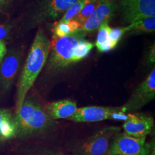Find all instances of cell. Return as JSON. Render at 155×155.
<instances>
[{"label": "cell", "mask_w": 155, "mask_h": 155, "mask_svg": "<svg viewBox=\"0 0 155 155\" xmlns=\"http://www.w3.org/2000/svg\"><path fill=\"white\" fill-rule=\"evenodd\" d=\"M50 41L42 29H39L29 51L17 86L16 112L20 109L27 94L47 61Z\"/></svg>", "instance_id": "obj_1"}, {"label": "cell", "mask_w": 155, "mask_h": 155, "mask_svg": "<svg viewBox=\"0 0 155 155\" xmlns=\"http://www.w3.org/2000/svg\"><path fill=\"white\" fill-rule=\"evenodd\" d=\"M14 120L16 136H19L42 132L51 125L52 121L39 104L26 99L16 112Z\"/></svg>", "instance_id": "obj_2"}, {"label": "cell", "mask_w": 155, "mask_h": 155, "mask_svg": "<svg viewBox=\"0 0 155 155\" xmlns=\"http://www.w3.org/2000/svg\"><path fill=\"white\" fill-rule=\"evenodd\" d=\"M87 33L81 29L61 38L52 36L47 67L50 71L57 72L72 64L74 48L78 42L84 39Z\"/></svg>", "instance_id": "obj_3"}, {"label": "cell", "mask_w": 155, "mask_h": 155, "mask_svg": "<svg viewBox=\"0 0 155 155\" xmlns=\"http://www.w3.org/2000/svg\"><path fill=\"white\" fill-rule=\"evenodd\" d=\"M128 115L122 107L87 106L78 108L77 111L68 118L75 122H92L106 120L127 121Z\"/></svg>", "instance_id": "obj_4"}, {"label": "cell", "mask_w": 155, "mask_h": 155, "mask_svg": "<svg viewBox=\"0 0 155 155\" xmlns=\"http://www.w3.org/2000/svg\"><path fill=\"white\" fill-rule=\"evenodd\" d=\"M121 130L118 127H104L78 147L75 155H105L109 148L111 139Z\"/></svg>", "instance_id": "obj_5"}, {"label": "cell", "mask_w": 155, "mask_h": 155, "mask_svg": "<svg viewBox=\"0 0 155 155\" xmlns=\"http://www.w3.org/2000/svg\"><path fill=\"white\" fill-rule=\"evenodd\" d=\"M109 148V155H153L145 143L146 137L138 138L127 133H117Z\"/></svg>", "instance_id": "obj_6"}, {"label": "cell", "mask_w": 155, "mask_h": 155, "mask_svg": "<svg viewBox=\"0 0 155 155\" xmlns=\"http://www.w3.org/2000/svg\"><path fill=\"white\" fill-rule=\"evenodd\" d=\"M117 8L124 21L130 24L155 16V0H119Z\"/></svg>", "instance_id": "obj_7"}, {"label": "cell", "mask_w": 155, "mask_h": 155, "mask_svg": "<svg viewBox=\"0 0 155 155\" xmlns=\"http://www.w3.org/2000/svg\"><path fill=\"white\" fill-rule=\"evenodd\" d=\"M78 1L41 0L32 17V25L35 26L46 21L58 19Z\"/></svg>", "instance_id": "obj_8"}, {"label": "cell", "mask_w": 155, "mask_h": 155, "mask_svg": "<svg viewBox=\"0 0 155 155\" xmlns=\"http://www.w3.org/2000/svg\"><path fill=\"white\" fill-rule=\"evenodd\" d=\"M155 97V69L134 90L127 102L122 106L125 112L141 109L153 100Z\"/></svg>", "instance_id": "obj_9"}, {"label": "cell", "mask_w": 155, "mask_h": 155, "mask_svg": "<svg viewBox=\"0 0 155 155\" xmlns=\"http://www.w3.org/2000/svg\"><path fill=\"white\" fill-rule=\"evenodd\" d=\"M117 9V4L115 0H99L93 13L80 29L86 33L94 32L103 23L109 22Z\"/></svg>", "instance_id": "obj_10"}, {"label": "cell", "mask_w": 155, "mask_h": 155, "mask_svg": "<svg viewBox=\"0 0 155 155\" xmlns=\"http://www.w3.org/2000/svg\"><path fill=\"white\" fill-rule=\"evenodd\" d=\"M21 61L18 52L12 51L5 56L0 64V93H6L16 77Z\"/></svg>", "instance_id": "obj_11"}, {"label": "cell", "mask_w": 155, "mask_h": 155, "mask_svg": "<svg viewBox=\"0 0 155 155\" xmlns=\"http://www.w3.org/2000/svg\"><path fill=\"white\" fill-rule=\"evenodd\" d=\"M152 117L141 114H128V119L122 125L125 133L138 138L146 137L152 131Z\"/></svg>", "instance_id": "obj_12"}, {"label": "cell", "mask_w": 155, "mask_h": 155, "mask_svg": "<svg viewBox=\"0 0 155 155\" xmlns=\"http://www.w3.org/2000/svg\"><path fill=\"white\" fill-rule=\"evenodd\" d=\"M76 102L71 100H63L48 104L46 112L52 120L68 118L77 110Z\"/></svg>", "instance_id": "obj_13"}, {"label": "cell", "mask_w": 155, "mask_h": 155, "mask_svg": "<svg viewBox=\"0 0 155 155\" xmlns=\"http://www.w3.org/2000/svg\"><path fill=\"white\" fill-rule=\"evenodd\" d=\"M16 136V127L14 116L7 109H0V141Z\"/></svg>", "instance_id": "obj_14"}, {"label": "cell", "mask_w": 155, "mask_h": 155, "mask_svg": "<svg viewBox=\"0 0 155 155\" xmlns=\"http://www.w3.org/2000/svg\"><path fill=\"white\" fill-rule=\"evenodd\" d=\"M95 46L100 52H107L113 50L111 43L109 39V32L111 28L107 22L101 24L98 28Z\"/></svg>", "instance_id": "obj_15"}, {"label": "cell", "mask_w": 155, "mask_h": 155, "mask_svg": "<svg viewBox=\"0 0 155 155\" xmlns=\"http://www.w3.org/2000/svg\"><path fill=\"white\" fill-rule=\"evenodd\" d=\"M127 32L131 34L152 33L155 30V16L141 19L127 26Z\"/></svg>", "instance_id": "obj_16"}, {"label": "cell", "mask_w": 155, "mask_h": 155, "mask_svg": "<svg viewBox=\"0 0 155 155\" xmlns=\"http://www.w3.org/2000/svg\"><path fill=\"white\" fill-rule=\"evenodd\" d=\"M94 46L93 43L84 40V39L80 40L74 48L72 63H74L81 61L87 57Z\"/></svg>", "instance_id": "obj_17"}, {"label": "cell", "mask_w": 155, "mask_h": 155, "mask_svg": "<svg viewBox=\"0 0 155 155\" xmlns=\"http://www.w3.org/2000/svg\"><path fill=\"white\" fill-rule=\"evenodd\" d=\"M91 0H78L75 4H74L63 15L61 19H60L59 22H66L70 20L74 19L82 11L84 6L88 3Z\"/></svg>", "instance_id": "obj_18"}, {"label": "cell", "mask_w": 155, "mask_h": 155, "mask_svg": "<svg viewBox=\"0 0 155 155\" xmlns=\"http://www.w3.org/2000/svg\"><path fill=\"white\" fill-rule=\"evenodd\" d=\"M98 1L99 0L90 1L84 6L82 11L75 18V19L79 22L82 26L93 13L97 6L98 5Z\"/></svg>", "instance_id": "obj_19"}, {"label": "cell", "mask_w": 155, "mask_h": 155, "mask_svg": "<svg viewBox=\"0 0 155 155\" xmlns=\"http://www.w3.org/2000/svg\"><path fill=\"white\" fill-rule=\"evenodd\" d=\"M72 33L68 21L58 22L55 24L53 36L56 38H61Z\"/></svg>", "instance_id": "obj_20"}, {"label": "cell", "mask_w": 155, "mask_h": 155, "mask_svg": "<svg viewBox=\"0 0 155 155\" xmlns=\"http://www.w3.org/2000/svg\"><path fill=\"white\" fill-rule=\"evenodd\" d=\"M127 31L128 29L127 26L122 28H111L109 36L113 49L116 47L124 35L127 32Z\"/></svg>", "instance_id": "obj_21"}, {"label": "cell", "mask_w": 155, "mask_h": 155, "mask_svg": "<svg viewBox=\"0 0 155 155\" xmlns=\"http://www.w3.org/2000/svg\"><path fill=\"white\" fill-rule=\"evenodd\" d=\"M148 63L150 64H153L155 61V45H153L150 48V51L148 52Z\"/></svg>", "instance_id": "obj_22"}, {"label": "cell", "mask_w": 155, "mask_h": 155, "mask_svg": "<svg viewBox=\"0 0 155 155\" xmlns=\"http://www.w3.org/2000/svg\"><path fill=\"white\" fill-rule=\"evenodd\" d=\"M6 54V47L5 44L3 41H0V63L2 61Z\"/></svg>", "instance_id": "obj_23"}, {"label": "cell", "mask_w": 155, "mask_h": 155, "mask_svg": "<svg viewBox=\"0 0 155 155\" xmlns=\"http://www.w3.org/2000/svg\"><path fill=\"white\" fill-rule=\"evenodd\" d=\"M8 34V31L5 27L0 24V41L6 38Z\"/></svg>", "instance_id": "obj_24"}, {"label": "cell", "mask_w": 155, "mask_h": 155, "mask_svg": "<svg viewBox=\"0 0 155 155\" xmlns=\"http://www.w3.org/2000/svg\"><path fill=\"white\" fill-rule=\"evenodd\" d=\"M36 155H66L62 154L61 153H56V152H43V153H40L39 154Z\"/></svg>", "instance_id": "obj_25"}, {"label": "cell", "mask_w": 155, "mask_h": 155, "mask_svg": "<svg viewBox=\"0 0 155 155\" xmlns=\"http://www.w3.org/2000/svg\"><path fill=\"white\" fill-rule=\"evenodd\" d=\"M6 1H7V0H1V2H5Z\"/></svg>", "instance_id": "obj_26"}, {"label": "cell", "mask_w": 155, "mask_h": 155, "mask_svg": "<svg viewBox=\"0 0 155 155\" xmlns=\"http://www.w3.org/2000/svg\"><path fill=\"white\" fill-rule=\"evenodd\" d=\"M1 0H0V2H1Z\"/></svg>", "instance_id": "obj_27"}]
</instances>
